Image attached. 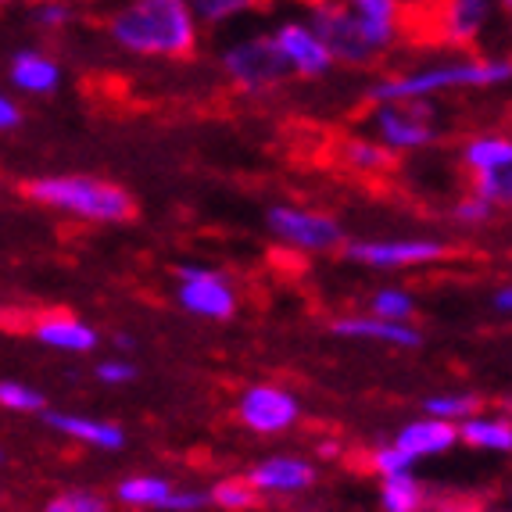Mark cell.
Masks as SVG:
<instances>
[{"label": "cell", "instance_id": "obj_1", "mask_svg": "<svg viewBox=\"0 0 512 512\" xmlns=\"http://www.w3.org/2000/svg\"><path fill=\"white\" fill-rule=\"evenodd\" d=\"M108 36L137 58L183 61L197 51L201 22L190 0H129L108 18Z\"/></svg>", "mask_w": 512, "mask_h": 512}, {"label": "cell", "instance_id": "obj_2", "mask_svg": "<svg viewBox=\"0 0 512 512\" xmlns=\"http://www.w3.org/2000/svg\"><path fill=\"white\" fill-rule=\"evenodd\" d=\"M512 76L505 58H484V54H462V58L434 61L427 69H412L402 76L376 79L369 86L373 104H402L419 101V97H441L452 90H495L505 86Z\"/></svg>", "mask_w": 512, "mask_h": 512}, {"label": "cell", "instance_id": "obj_3", "mask_svg": "<svg viewBox=\"0 0 512 512\" xmlns=\"http://www.w3.org/2000/svg\"><path fill=\"white\" fill-rule=\"evenodd\" d=\"M26 194L36 205L65 212L83 222H126L133 215V197L101 176L69 172V176H36L26 183Z\"/></svg>", "mask_w": 512, "mask_h": 512}, {"label": "cell", "instance_id": "obj_4", "mask_svg": "<svg viewBox=\"0 0 512 512\" xmlns=\"http://www.w3.org/2000/svg\"><path fill=\"white\" fill-rule=\"evenodd\" d=\"M222 76L237 86L240 94H269L276 86H283L291 79L287 61L276 51L273 36H244L233 40L219 58Z\"/></svg>", "mask_w": 512, "mask_h": 512}, {"label": "cell", "instance_id": "obj_5", "mask_svg": "<svg viewBox=\"0 0 512 512\" xmlns=\"http://www.w3.org/2000/svg\"><path fill=\"white\" fill-rule=\"evenodd\" d=\"M373 140L387 147L391 154H412L423 151L437 140V104L434 97L402 104H376L373 111Z\"/></svg>", "mask_w": 512, "mask_h": 512}, {"label": "cell", "instance_id": "obj_6", "mask_svg": "<svg viewBox=\"0 0 512 512\" xmlns=\"http://www.w3.org/2000/svg\"><path fill=\"white\" fill-rule=\"evenodd\" d=\"M265 230L273 233L280 244L301 251V255H326V251L344 248V226L333 215L312 212L298 205H273L265 212Z\"/></svg>", "mask_w": 512, "mask_h": 512}, {"label": "cell", "instance_id": "obj_7", "mask_svg": "<svg viewBox=\"0 0 512 512\" xmlns=\"http://www.w3.org/2000/svg\"><path fill=\"white\" fill-rule=\"evenodd\" d=\"M305 22L316 29L319 40L326 43L333 65H355V69H366V65H373L376 58H384V54L366 40L359 22H355L351 11L344 8V0H316V4H308Z\"/></svg>", "mask_w": 512, "mask_h": 512}, {"label": "cell", "instance_id": "obj_8", "mask_svg": "<svg viewBox=\"0 0 512 512\" xmlns=\"http://www.w3.org/2000/svg\"><path fill=\"white\" fill-rule=\"evenodd\" d=\"M176 301L183 312L197 319H212V323H226L237 316V291L226 273L212 269V265H180L176 269Z\"/></svg>", "mask_w": 512, "mask_h": 512}, {"label": "cell", "instance_id": "obj_9", "mask_svg": "<svg viewBox=\"0 0 512 512\" xmlns=\"http://www.w3.org/2000/svg\"><path fill=\"white\" fill-rule=\"evenodd\" d=\"M237 419L251 434L258 437H276L298 427L301 402L287 387L276 384H255L237 398Z\"/></svg>", "mask_w": 512, "mask_h": 512}, {"label": "cell", "instance_id": "obj_10", "mask_svg": "<svg viewBox=\"0 0 512 512\" xmlns=\"http://www.w3.org/2000/svg\"><path fill=\"white\" fill-rule=\"evenodd\" d=\"M348 262L369 265V269H416V265L441 262L448 255V244L430 237L405 240H344Z\"/></svg>", "mask_w": 512, "mask_h": 512}, {"label": "cell", "instance_id": "obj_11", "mask_svg": "<svg viewBox=\"0 0 512 512\" xmlns=\"http://www.w3.org/2000/svg\"><path fill=\"white\" fill-rule=\"evenodd\" d=\"M269 36H273L280 58L287 61L291 76L323 79L326 72L333 69V58H330V51H326V43L319 40V33L308 26L305 18H283Z\"/></svg>", "mask_w": 512, "mask_h": 512}, {"label": "cell", "instance_id": "obj_12", "mask_svg": "<svg viewBox=\"0 0 512 512\" xmlns=\"http://www.w3.org/2000/svg\"><path fill=\"white\" fill-rule=\"evenodd\" d=\"M316 462L301 459V455H269V459L255 462L248 470V484L255 487L258 495H305L316 484Z\"/></svg>", "mask_w": 512, "mask_h": 512}, {"label": "cell", "instance_id": "obj_13", "mask_svg": "<svg viewBox=\"0 0 512 512\" xmlns=\"http://www.w3.org/2000/svg\"><path fill=\"white\" fill-rule=\"evenodd\" d=\"M33 341L65 355H90L101 344V333L69 312H47L33 323Z\"/></svg>", "mask_w": 512, "mask_h": 512}, {"label": "cell", "instance_id": "obj_14", "mask_svg": "<svg viewBox=\"0 0 512 512\" xmlns=\"http://www.w3.org/2000/svg\"><path fill=\"white\" fill-rule=\"evenodd\" d=\"M498 0H441V40L448 47H470L480 40L491 18H495Z\"/></svg>", "mask_w": 512, "mask_h": 512}, {"label": "cell", "instance_id": "obj_15", "mask_svg": "<svg viewBox=\"0 0 512 512\" xmlns=\"http://www.w3.org/2000/svg\"><path fill=\"white\" fill-rule=\"evenodd\" d=\"M344 8L380 54L391 51L402 36V0H344Z\"/></svg>", "mask_w": 512, "mask_h": 512}, {"label": "cell", "instance_id": "obj_16", "mask_svg": "<svg viewBox=\"0 0 512 512\" xmlns=\"http://www.w3.org/2000/svg\"><path fill=\"white\" fill-rule=\"evenodd\" d=\"M8 79L15 90H22V94H29V97H51V94H58L65 72H61L54 54L26 47V51H18L15 58H11Z\"/></svg>", "mask_w": 512, "mask_h": 512}, {"label": "cell", "instance_id": "obj_17", "mask_svg": "<svg viewBox=\"0 0 512 512\" xmlns=\"http://www.w3.org/2000/svg\"><path fill=\"white\" fill-rule=\"evenodd\" d=\"M333 333L344 337V341H376V344H391V348H419L423 344V330L412 323H391V319H376V316H344L333 323Z\"/></svg>", "mask_w": 512, "mask_h": 512}, {"label": "cell", "instance_id": "obj_18", "mask_svg": "<svg viewBox=\"0 0 512 512\" xmlns=\"http://www.w3.org/2000/svg\"><path fill=\"white\" fill-rule=\"evenodd\" d=\"M47 427H54L58 434L72 437L79 444H90L97 452H119L126 444V430L119 423H108V419L94 416H76V412H43Z\"/></svg>", "mask_w": 512, "mask_h": 512}, {"label": "cell", "instance_id": "obj_19", "mask_svg": "<svg viewBox=\"0 0 512 512\" xmlns=\"http://www.w3.org/2000/svg\"><path fill=\"white\" fill-rule=\"evenodd\" d=\"M394 444L409 452L412 459H430V455H444L452 452L455 444H459V427L448 423V419H434V416H423V419H412L398 430Z\"/></svg>", "mask_w": 512, "mask_h": 512}, {"label": "cell", "instance_id": "obj_20", "mask_svg": "<svg viewBox=\"0 0 512 512\" xmlns=\"http://www.w3.org/2000/svg\"><path fill=\"white\" fill-rule=\"evenodd\" d=\"M455 427H459V441L477 448V452L505 455L512 448V427L505 416H480V412H473V416L459 419Z\"/></svg>", "mask_w": 512, "mask_h": 512}, {"label": "cell", "instance_id": "obj_21", "mask_svg": "<svg viewBox=\"0 0 512 512\" xmlns=\"http://www.w3.org/2000/svg\"><path fill=\"white\" fill-rule=\"evenodd\" d=\"M172 480L158 477V473H137V477L119 480L115 487V498H119L126 509H165L172 495Z\"/></svg>", "mask_w": 512, "mask_h": 512}, {"label": "cell", "instance_id": "obj_22", "mask_svg": "<svg viewBox=\"0 0 512 512\" xmlns=\"http://www.w3.org/2000/svg\"><path fill=\"white\" fill-rule=\"evenodd\" d=\"M462 165L470 172L512 169V140L502 133H480L462 144Z\"/></svg>", "mask_w": 512, "mask_h": 512}, {"label": "cell", "instance_id": "obj_23", "mask_svg": "<svg viewBox=\"0 0 512 512\" xmlns=\"http://www.w3.org/2000/svg\"><path fill=\"white\" fill-rule=\"evenodd\" d=\"M341 158L348 169L362 172V176H380V172H387L394 165V154L380 140H366V137L344 140Z\"/></svg>", "mask_w": 512, "mask_h": 512}, {"label": "cell", "instance_id": "obj_24", "mask_svg": "<svg viewBox=\"0 0 512 512\" xmlns=\"http://www.w3.org/2000/svg\"><path fill=\"white\" fill-rule=\"evenodd\" d=\"M380 509L384 512H423L427 509V491L412 473L402 477H384L380 484Z\"/></svg>", "mask_w": 512, "mask_h": 512}, {"label": "cell", "instance_id": "obj_25", "mask_svg": "<svg viewBox=\"0 0 512 512\" xmlns=\"http://www.w3.org/2000/svg\"><path fill=\"white\" fill-rule=\"evenodd\" d=\"M369 316L391 319V323H412L416 316V298L405 287H380L369 301Z\"/></svg>", "mask_w": 512, "mask_h": 512}, {"label": "cell", "instance_id": "obj_26", "mask_svg": "<svg viewBox=\"0 0 512 512\" xmlns=\"http://www.w3.org/2000/svg\"><path fill=\"white\" fill-rule=\"evenodd\" d=\"M477 409H480V398L470 391H444L423 398V412L434 419H448V423H459V419L473 416Z\"/></svg>", "mask_w": 512, "mask_h": 512}, {"label": "cell", "instance_id": "obj_27", "mask_svg": "<svg viewBox=\"0 0 512 512\" xmlns=\"http://www.w3.org/2000/svg\"><path fill=\"white\" fill-rule=\"evenodd\" d=\"M258 502V491L244 477H226L208 487V505H219L226 512H248Z\"/></svg>", "mask_w": 512, "mask_h": 512}, {"label": "cell", "instance_id": "obj_28", "mask_svg": "<svg viewBox=\"0 0 512 512\" xmlns=\"http://www.w3.org/2000/svg\"><path fill=\"white\" fill-rule=\"evenodd\" d=\"M0 409L18 412V416H36V412H47V398L22 380H0Z\"/></svg>", "mask_w": 512, "mask_h": 512}, {"label": "cell", "instance_id": "obj_29", "mask_svg": "<svg viewBox=\"0 0 512 512\" xmlns=\"http://www.w3.org/2000/svg\"><path fill=\"white\" fill-rule=\"evenodd\" d=\"M258 4H262V0H190L197 22H205V26H226L233 18L255 11Z\"/></svg>", "mask_w": 512, "mask_h": 512}, {"label": "cell", "instance_id": "obj_30", "mask_svg": "<svg viewBox=\"0 0 512 512\" xmlns=\"http://www.w3.org/2000/svg\"><path fill=\"white\" fill-rule=\"evenodd\" d=\"M473 197L487 201L491 208H505L512 201V169H491L473 176Z\"/></svg>", "mask_w": 512, "mask_h": 512}, {"label": "cell", "instance_id": "obj_31", "mask_svg": "<svg viewBox=\"0 0 512 512\" xmlns=\"http://www.w3.org/2000/svg\"><path fill=\"white\" fill-rule=\"evenodd\" d=\"M33 22L43 33H61L76 22L72 0H33Z\"/></svg>", "mask_w": 512, "mask_h": 512}, {"label": "cell", "instance_id": "obj_32", "mask_svg": "<svg viewBox=\"0 0 512 512\" xmlns=\"http://www.w3.org/2000/svg\"><path fill=\"white\" fill-rule=\"evenodd\" d=\"M43 512H108V498L97 495V491H86V487H72L65 495L51 498L43 505Z\"/></svg>", "mask_w": 512, "mask_h": 512}, {"label": "cell", "instance_id": "obj_33", "mask_svg": "<svg viewBox=\"0 0 512 512\" xmlns=\"http://www.w3.org/2000/svg\"><path fill=\"white\" fill-rule=\"evenodd\" d=\"M369 462H373V470L380 473V480H384V477H402V473L416 470V459H412L409 452H402L398 444H384V448H376Z\"/></svg>", "mask_w": 512, "mask_h": 512}, {"label": "cell", "instance_id": "obj_34", "mask_svg": "<svg viewBox=\"0 0 512 512\" xmlns=\"http://www.w3.org/2000/svg\"><path fill=\"white\" fill-rule=\"evenodd\" d=\"M94 373H97V380H101V384L122 387V384H133V380L140 376V369L133 366L129 359H119V355H115V359H101V362H97Z\"/></svg>", "mask_w": 512, "mask_h": 512}, {"label": "cell", "instance_id": "obj_35", "mask_svg": "<svg viewBox=\"0 0 512 512\" xmlns=\"http://www.w3.org/2000/svg\"><path fill=\"white\" fill-rule=\"evenodd\" d=\"M205 505H208L205 487H172V495L162 512H201Z\"/></svg>", "mask_w": 512, "mask_h": 512}, {"label": "cell", "instance_id": "obj_36", "mask_svg": "<svg viewBox=\"0 0 512 512\" xmlns=\"http://www.w3.org/2000/svg\"><path fill=\"white\" fill-rule=\"evenodd\" d=\"M491 215H495V208L487 205V201H480V197H466V201L455 205V219L462 226H484V222H491Z\"/></svg>", "mask_w": 512, "mask_h": 512}, {"label": "cell", "instance_id": "obj_37", "mask_svg": "<svg viewBox=\"0 0 512 512\" xmlns=\"http://www.w3.org/2000/svg\"><path fill=\"white\" fill-rule=\"evenodd\" d=\"M18 126H22V108H18L15 97L0 94V133H11Z\"/></svg>", "mask_w": 512, "mask_h": 512}, {"label": "cell", "instance_id": "obj_38", "mask_svg": "<svg viewBox=\"0 0 512 512\" xmlns=\"http://www.w3.org/2000/svg\"><path fill=\"white\" fill-rule=\"evenodd\" d=\"M316 455H319V462H337L344 455V444L337 441V437H323V441L316 444Z\"/></svg>", "mask_w": 512, "mask_h": 512}, {"label": "cell", "instance_id": "obj_39", "mask_svg": "<svg viewBox=\"0 0 512 512\" xmlns=\"http://www.w3.org/2000/svg\"><path fill=\"white\" fill-rule=\"evenodd\" d=\"M491 308H495L498 316H509V308H512V287L509 283H502V287L491 294Z\"/></svg>", "mask_w": 512, "mask_h": 512}, {"label": "cell", "instance_id": "obj_40", "mask_svg": "<svg viewBox=\"0 0 512 512\" xmlns=\"http://www.w3.org/2000/svg\"><path fill=\"white\" fill-rule=\"evenodd\" d=\"M111 344H115L119 351H133L137 348V337H133V333H115V341Z\"/></svg>", "mask_w": 512, "mask_h": 512}, {"label": "cell", "instance_id": "obj_41", "mask_svg": "<svg viewBox=\"0 0 512 512\" xmlns=\"http://www.w3.org/2000/svg\"><path fill=\"white\" fill-rule=\"evenodd\" d=\"M8 4H18V0H0V8H8Z\"/></svg>", "mask_w": 512, "mask_h": 512}, {"label": "cell", "instance_id": "obj_42", "mask_svg": "<svg viewBox=\"0 0 512 512\" xmlns=\"http://www.w3.org/2000/svg\"><path fill=\"white\" fill-rule=\"evenodd\" d=\"M509 4H512V0H498V8H509Z\"/></svg>", "mask_w": 512, "mask_h": 512}, {"label": "cell", "instance_id": "obj_43", "mask_svg": "<svg viewBox=\"0 0 512 512\" xmlns=\"http://www.w3.org/2000/svg\"><path fill=\"white\" fill-rule=\"evenodd\" d=\"M0 466H4V448H0Z\"/></svg>", "mask_w": 512, "mask_h": 512}]
</instances>
